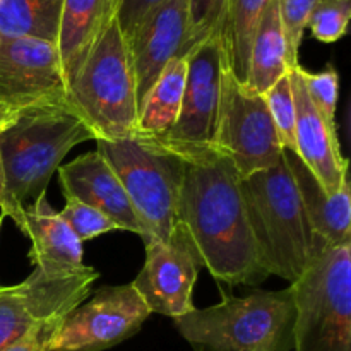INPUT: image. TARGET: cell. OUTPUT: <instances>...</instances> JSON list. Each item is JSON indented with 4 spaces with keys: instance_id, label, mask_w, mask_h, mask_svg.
Here are the masks:
<instances>
[{
    "instance_id": "4",
    "label": "cell",
    "mask_w": 351,
    "mask_h": 351,
    "mask_svg": "<svg viewBox=\"0 0 351 351\" xmlns=\"http://www.w3.org/2000/svg\"><path fill=\"white\" fill-rule=\"evenodd\" d=\"M295 317L293 288L288 287L225 297L221 304L194 308L173 322L194 351H291Z\"/></svg>"
},
{
    "instance_id": "5",
    "label": "cell",
    "mask_w": 351,
    "mask_h": 351,
    "mask_svg": "<svg viewBox=\"0 0 351 351\" xmlns=\"http://www.w3.org/2000/svg\"><path fill=\"white\" fill-rule=\"evenodd\" d=\"M67 103L89 127L95 141L127 139L136 132V79L117 17L69 86Z\"/></svg>"
},
{
    "instance_id": "29",
    "label": "cell",
    "mask_w": 351,
    "mask_h": 351,
    "mask_svg": "<svg viewBox=\"0 0 351 351\" xmlns=\"http://www.w3.org/2000/svg\"><path fill=\"white\" fill-rule=\"evenodd\" d=\"M226 2L228 0H187L189 48L191 50L211 34H218Z\"/></svg>"
},
{
    "instance_id": "13",
    "label": "cell",
    "mask_w": 351,
    "mask_h": 351,
    "mask_svg": "<svg viewBox=\"0 0 351 351\" xmlns=\"http://www.w3.org/2000/svg\"><path fill=\"white\" fill-rule=\"evenodd\" d=\"M144 243L146 261L132 287L151 314L177 319L194 311L192 291L201 266L184 226L178 223L177 232L168 243L156 239H147Z\"/></svg>"
},
{
    "instance_id": "7",
    "label": "cell",
    "mask_w": 351,
    "mask_h": 351,
    "mask_svg": "<svg viewBox=\"0 0 351 351\" xmlns=\"http://www.w3.org/2000/svg\"><path fill=\"white\" fill-rule=\"evenodd\" d=\"M96 151L105 158L125 189L146 228L147 239L170 242L178 226L184 161L153 149L134 137L96 141Z\"/></svg>"
},
{
    "instance_id": "28",
    "label": "cell",
    "mask_w": 351,
    "mask_h": 351,
    "mask_svg": "<svg viewBox=\"0 0 351 351\" xmlns=\"http://www.w3.org/2000/svg\"><path fill=\"white\" fill-rule=\"evenodd\" d=\"M317 2L319 0H280L281 23H283L285 38H287L291 69L300 65L298 62L300 45L304 40L305 29H307L308 17Z\"/></svg>"
},
{
    "instance_id": "6",
    "label": "cell",
    "mask_w": 351,
    "mask_h": 351,
    "mask_svg": "<svg viewBox=\"0 0 351 351\" xmlns=\"http://www.w3.org/2000/svg\"><path fill=\"white\" fill-rule=\"evenodd\" d=\"M295 351H351V243L326 247L295 283Z\"/></svg>"
},
{
    "instance_id": "20",
    "label": "cell",
    "mask_w": 351,
    "mask_h": 351,
    "mask_svg": "<svg viewBox=\"0 0 351 351\" xmlns=\"http://www.w3.org/2000/svg\"><path fill=\"white\" fill-rule=\"evenodd\" d=\"M291 69L287 38L280 14V0H271L259 21L249 55L247 88L264 95Z\"/></svg>"
},
{
    "instance_id": "14",
    "label": "cell",
    "mask_w": 351,
    "mask_h": 351,
    "mask_svg": "<svg viewBox=\"0 0 351 351\" xmlns=\"http://www.w3.org/2000/svg\"><path fill=\"white\" fill-rule=\"evenodd\" d=\"M136 79L137 108L173 58L189 53L187 0H165L127 41Z\"/></svg>"
},
{
    "instance_id": "1",
    "label": "cell",
    "mask_w": 351,
    "mask_h": 351,
    "mask_svg": "<svg viewBox=\"0 0 351 351\" xmlns=\"http://www.w3.org/2000/svg\"><path fill=\"white\" fill-rule=\"evenodd\" d=\"M184 226L199 266L218 281L237 287H259L263 269L240 189V175L225 154L185 163L178 202Z\"/></svg>"
},
{
    "instance_id": "34",
    "label": "cell",
    "mask_w": 351,
    "mask_h": 351,
    "mask_svg": "<svg viewBox=\"0 0 351 351\" xmlns=\"http://www.w3.org/2000/svg\"><path fill=\"white\" fill-rule=\"evenodd\" d=\"M0 2H2V0H0Z\"/></svg>"
},
{
    "instance_id": "26",
    "label": "cell",
    "mask_w": 351,
    "mask_h": 351,
    "mask_svg": "<svg viewBox=\"0 0 351 351\" xmlns=\"http://www.w3.org/2000/svg\"><path fill=\"white\" fill-rule=\"evenodd\" d=\"M300 75L304 79L305 89H307L317 112L326 120L329 129L338 134L336 106H338L339 98V75L336 69L329 65L328 69L321 72H308L307 69L300 65Z\"/></svg>"
},
{
    "instance_id": "33",
    "label": "cell",
    "mask_w": 351,
    "mask_h": 351,
    "mask_svg": "<svg viewBox=\"0 0 351 351\" xmlns=\"http://www.w3.org/2000/svg\"><path fill=\"white\" fill-rule=\"evenodd\" d=\"M2 223H3V216H0V228H2Z\"/></svg>"
},
{
    "instance_id": "22",
    "label": "cell",
    "mask_w": 351,
    "mask_h": 351,
    "mask_svg": "<svg viewBox=\"0 0 351 351\" xmlns=\"http://www.w3.org/2000/svg\"><path fill=\"white\" fill-rule=\"evenodd\" d=\"M271 0H228L218 36L226 67L233 77L247 84L249 55L259 21Z\"/></svg>"
},
{
    "instance_id": "10",
    "label": "cell",
    "mask_w": 351,
    "mask_h": 351,
    "mask_svg": "<svg viewBox=\"0 0 351 351\" xmlns=\"http://www.w3.org/2000/svg\"><path fill=\"white\" fill-rule=\"evenodd\" d=\"M216 149L233 161L240 178L276 167L283 151L264 95L237 81L228 67L223 75Z\"/></svg>"
},
{
    "instance_id": "3",
    "label": "cell",
    "mask_w": 351,
    "mask_h": 351,
    "mask_svg": "<svg viewBox=\"0 0 351 351\" xmlns=\"http://www.w3.org/2000/svg\"><path fill=\"white\" fill-rule=\"evenodd\" d=\"M86 141H95L89 127L71 106H47L24 113L0 130V158L3 218L19 216L27 201L47 194L51 175L69 151Z\"/></svg>"
},
{
    "instance_id": "9",
    "label": "cell",
    "mask_w": 351,
    "mask_h": 351,
    "mask_svg": "<svg viewBox=\"0 0 351 351\" xmlns=\"http://www.w3.org/2000/svg\"><path fill=\"white\" fill-rule=\"evenodd\" d=\"M67 93L57 45L38 38H0V130L31 110L69 106Z\"/></svg>"
},
{
    "instance_id": "27",
    "label": "cell",
    "mask_w": 351,
    "mask_h": 351,
    "mask_svg": "<svg viewBox=\"0 0 351 351\" xmlns=\"http://www.w3.org/2000/svg\"><path fill=\"white\" fill-rule=\"evenodd\" d=\"M58 215L62 216V219L67 223L69 228L74 232V235L81 242L95 239L103 233L123 232L119 223H115L98 209L77 201V199H65V208Z\"/></svg>"
},
{
    "instance_id": "30",
    "label": "cell",
    "mask_w": 351,
    "mask_h": 351,
    "mask_svg": "<svg viewBox=\"0 0 351 351\" xmlns=\"http://www.w3.org/2000/svg\"><path fill=\"white\" fill-rule=\"evenodd\" d=\"M67 314H57L53 317H48L45 321L38 322L23 338H19L16 343L7 346L3 351H53L51 350V343H53L55 335L60 329L62 322L65 321Z\"/></svg>"
},
{
    "instance_id": "21",
    "label": "cell",
    "mask_w": 351,
    "mask_h": 351,
    "mask_svg": "<svg viewBox=\"0 0 351 351\" xmlns=\"http://www.w3.org/2000/svg\"><path fill=\"white\" fill-rule=\"evenodd\" d=\"M187 79V55L173 58L165 67L139 110L136 132L132 137L141 141L154 139L171 129L180 113Z\"/></svg>"
},
{
    "instance_id": "31",
    "label": "cell",
    "mask_w": 351,
    "mask_h": 351,
    "mask_svg": "<svg viewBox=\"0 0 351 351\" xmlns=\"http://www.w3.org/2000/svg\"><path fill=\"white\" fill-rule=\"evenodd\" d=\"M163 2L165 0H120L117 19H119L120 29H122L125 41H129L134 36V33L144 23V19Z\"/></svg>"
},
{
    "instance_id": "32",
    "label": "cell",
    "mask_w": 351,
    "mask_h": 351,
    "mask_svg": "<svg viewBox=\"0 0 351 351\" xmlns=\"http://www.w3.org/2000/svg\"><path fill=\"white\" fill-rule=\"evenodd\" d=\"M3 194V170H2V158H0V199Z\"/></svg>"
},
{
    "instance_id": "8",
    "label": "cell",
    "mask_w": 351,
    "mask_h": 351,
    "mask_svg": "<svg viewBox=\"0 0 351 351\" xmlns=\"http://www.w3.org/2000/svg\"><path fill=\"white\" fill-rule=\"evenodd\" d=\"M225 53L218 34H211L187 53V79L180 113L168 132L139 143L177 156L184 163H197L218 154ZM136 139V137H134ZM221 154V153H219Z\"/></svg>"
},
{
    "instance_id": "18",
    "label": "cell",
    "mask_w": 351,
    "mask_h": 351,
    "mask_svg": "<svg viewBox=\"0 0 351 351\" xmlns=\"http://www.w3.org/2000/svg\"><path fill=\"white\" fill-rule=\"evenodd\" d=\"M285 163L290 168L297 191L300 194L305 215L317 239L326 247L351 243V185L350 178L341 184L336 194L329 195L317 178L305 167L297 153L281 151Z\"/></svg>"
},
{
    "instance_id": "11",
    "label": "cell",
    "mask_w": 351,
    "mask_h": 351,
    "mask_svg": "<svg viewBox=\"0 0 351 351\" xmlns=\"http://www.w3.org/2000/svg\"><path fill=\"white\" fill-rule=\"evenodd\" d=\"M98 276L91 266L74 274H48L34 267L23 283L0 287V351L38 322L79 307L91 295Z\"/></svg>"
},
{
    "instance_id": "19",
    "label": "cell",
    "mask_w": 351,
    "mask_h": 351,
    "mask_svg": "<svg viewBox=\"0 0 351 351\" xmlns=\"http://www.w3.org/2000/svg\"><path fill=\"white\" fill-rule=\"evenodd\" d=\"M119 7L120 0H64L57 48L69 86L119 16Z\"/></svg>"
},
{
    "instance_id": "25",
    "label": "cell",
    "mask_w": 351,
    "mask_h": 351,
    "mask_svg": "<svg viewBox=\"0 0 351 351\" xmlns=\"http://www.w3.org/2000/svg\"><path fill=\"white\" fill-rule=\"evenodd\" d=\"M351 0H319L308 17L307 27L321 43H335L348 33Z\"/></svg>"
},
{
    "instance_id": "17",
    "label": "cell",
    "mask_w": 351,
    "mask_h": 351,
    "mask_svg": "<svg viewBox=\"0 0 351 351\" xmlns=\"http://www.w3.org/2000/svg\"><path fill=\"white\" fill-rule=\"evenodd\" d=\"M31 240L29 263L48 274H74L84 269L82 242L48 202L47 194L34 199L14 219Z\"/></svg>"
},
{
    "instance_id": "16",
    "label": "cell",
    "mask_w": 351,
    "mask_h": 351,
    "mask_svg": "<svg viewBox=\"0 0 351 351\" xmlns=\"http://www.w3.org/2000/svg\"><path fill=\"white\" fill-rule=\"evenodd\" d=\"M288 74L295 101L297 154L305 167L314 173L324 191L332 195L348 178V160L341 153L338 134L329 129L312 103L300 75V65L290 69Z\"/></svg>"
},
{
    "instance_id": "2",
    "label": "cell",
    "mask_w": 351,
    "mask_h": 351,
    "mask_svg": "<svg viewBox=\"0 0 351 351\" xmlns=\"http://www.w3.org/2000/svg\"><path fill=\"white\" fill-rule=\"evenodd\" d=\"M250 230L263 269L295 283L326 249L312 230L290 168H273L240 178Z\"/></svg>"
},
{
    "instance_id": "15",
    "label": "cell",
    "mask_w": 351,
    "mask_h": 351,
    "mask_svg": "<svg viewBox=\"0 0 351 351\" xmlns=\"http://www.w3.org/2000/svg\"><path fill=\"white\" fill-rule=\"evenodd\" d=\"M64 199H77L122 226L123 232H132L147 239L146 228L141 223L125 189L98 151L75 158L71 163L58 167Z\"/></svg>"
},
{
    "instance_id": "12",
    "label": "cell",
    "mask_w": 351,
    "mask_h": 351,
    "mask_svg": "<svg viewBox=\"0 0 351 351\" xmlns=\"http://www.w3.org/2000/svg\"><path fill=\"white\" fill-rule=\"evenodd\" d=\"M151 311L132 283L105 287L71 311L55 335L53 351H103L132 338Z\"/></svg>"
},
{
    "instance_id": "24",
    "label": "cell",
    "mask_w": 351,
    "mask_h": 351,
    "mask_svg": "<svg viewBox=\"0 0 351 351\" xmlns=\"http://www.w3.org/2000/svg\"><path fill=\"white\" fill-rule=\"evenodd\" d=\"M267 108L273 117L274 127H276L278 137H280L281 147L297 153V141H295V101L291 93L290 74H285L278 79L266 93Z\"/></svg>"
},
{
    "instance_id": "23",
    "label": "cell",
    "mask_w": 351,
    "mask_h": 351,
    "mask_svg": "<svg viewBox=\"0 0 351 351\" xmlns=\"http://www.w3.org/2000/svg\"><path fill=\"white\" fill-rule=\"evenodd\" d=\"M64 0H2L0 38H38L57 45Z\"/></svg>"
}]
</instances>
